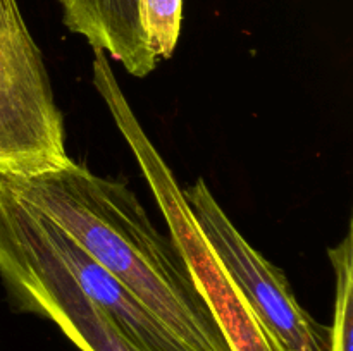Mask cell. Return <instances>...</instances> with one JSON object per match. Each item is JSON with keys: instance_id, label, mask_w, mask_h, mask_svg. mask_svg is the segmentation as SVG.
<instances>
[{"instance_id": "obj_1", "label": "cell", "mask_w": 353, "mask_h": 351, "mask_svg": "<svg viewBox=\"0 0 353 351\" xmlns=\"http://www.w3.org/2000/svg\"><path fill=\"white\" fill-rule=\"evenodd\" d=\"M0 179L92 255L186 351H233L178 248L124 182L72 158L40 174Z\"/></svg>"}, {"instance_id": "obj_2", "label": "cell", "mask_w": 353, "mask_h": 351, "mask_svg": "<svg viewBox=\"0 0 353 351\" xmlns=\"http://www.w3.org/2000/svg\"><path fill=\"white\" fill-rule=\"evenodd\" d=\"M69 158L40 48L17 0H0V174H40Z\"/></svg>"}, {"instance_id": "obj_3", "label": "cell", "mask_w": 353, "mask_h": 351, "mask_svg": "<svg viewBox=\"0 0 353 351\" xmlns=\"http://www.w3.org/2000/svg\"><path fill=\"white\" fill-rule=\"evenodd\" d=\"M0 279L17 310L54 322L81 351H143L79 288L41 222L24 224L0 248Z\"/></svg>"}, {"instance_id": "obj_4", "label": "cell", "mask_w": 353, "mask_h": 351, "mask_svg": "<svg viewBox=\"0 0 353 351\" xmlns=\"http://www.w3.org/2000/svg\"><path fill=\"white\" fill-rule=\"evenodd\" d=\"M193 220L281 351H330V329L303 310L283 270L236 229L202 178L183 189Z\"/></svg>"}, {"instance_id": "obj_5", "label": "cell", "mask_w": 353, "mask_h": 351, "mask_svg": "<svg viewBox=\"0 0 353 351\" xmlns=\"http://www.w3.org/2000/svg\"><path fill=\"white\" fill-rule=\"evenodd\" d=\"M64 24L126 72L145 78L159 64L145 45L138 0H59Z\"/></svg>"}, {"instance_id": "obj_6", "label": "cell", "mask_w": 353, "mask_h": 351, "mask_svg": "<svg viewBox=\"0 0 353 351\" xmlns=\"http://www.w3.org/2000/svg\"><path fill=\"white\" fill-rule=\"evenodd\" d=\"M207 305L233 351H281L234 284L216 286Z\"/></svg>"}, {"instance_id": "obj_7", "label": "cell", "mask_w": 353, "mask_h": 351, "mask_svg": "<svg viewBox=\"0 0 353 351\" xmlns=\"http://www.w3.org/2000/svg\"><path fill=\"white\" fill-rule=\"evenodd\" d=\"M353 227L347 236L330 248L331 265L336 279L333 326L330 327V351H353Z\"/></svg>"}, {"instance_id": "obj_8", "label": "cell", "mask_w": 353, "mask_h": 351, "mask_svg": "<svg viewBox=\"0 0 353 351\" xmlns=\"http://www.w3.org/2000/svg\"><path fill=\"white\" fill-rule=\"evenodd\" d=\"M145 45L157 62L169 58L178 45L183 0H138Z\"/></svg>"}]
</instances>
